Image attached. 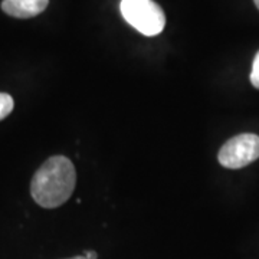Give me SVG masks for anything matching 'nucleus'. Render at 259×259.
Wrapping results in <instances>:
<instances>
[{
	"mask_svg": "<svg viewBox=\"0 0 259 259\" xmlns=\"http://www.w3.org/2000/svg\"><path fill=\"white\" fill-rule=\"evenodd\" d=\"M76 185V171L69 158L54 156L37 168L30 183V194L39 206L55 209L68 202Z\"/></svg>",
	"mask_w": 259,
	"mask_h": 259,
	"instance_id": "obj_1",
	"label": "nucleus"
},
{
	"mask_svg": "<svg viewBox=\"0 0 259 259\" xmlns=\"http://www.w3.org/2000/svg\"><path fill=\"white\" fill-rule=\"evenodd\" d=\"M120 9L125 22L146 36H156L166 26L164 12L153 0H121Z\"/></svg>",
	"mask_w": 259,
	"mask_h": 259,
	"instance_id": "obj_2",
	"label": "nucleus"
},
{
	"mask_svg": "<svg viewBox=\"0 0 259 259\" xmlns=\"http://www.w3.org/2000/svg\"><path fill=\"white\" fill-rule=\"evenodd\" d=\"M259 158V137L256 134H239L228 140L221 148L218 160L226 168H242Z\"/></svg>",
	"mask_w": 259,
	"mask_h": 259,
	"instance_id": "obj_3",
	"label": "nucleus"
},
{
	"mask_svg": "<svg viewBox=\"0 0 259 259\" xmlns=\"http://www.w3.org/2000/svg\"><path fill=\"white\" fill-rule=\"evenodd\" d=\"M49 0H3L2 10L12 18L29 19L40 15Z\"/></svg>",
	"mask_w": 259,
	"mask_h": 259,
	"instance_id": "obj_4",
	"label": "nucleus"
},
{
	"mask_svg": "<svg viewBox=\"0 0 259 259\" xmlns=\"http://www.w3.org/2000/svg\"><path fill=\"white\" fill-rule=\"evenodd\" d=\"M15 102L9 94L0 93V121L5 120L10 112L13 111Z\"/></svg>",
	"mask_w": 259,
	"mask_h": 259,
	"instance_id": "obj_5",
	"label": "nucleus"
},
{
	"mask_svg": "<svg viewBox=\"0 0 259 259\" xmlns=\"http://www.w3.org/2000/svg\"><path fill=\"white\" fill-rule=\"evenodd\" d=\"M250 83L259 90V51L255 55L253 64H252V72H250Z\"/></svg>",
	"mask_w": 259,
	"mask_h": 259,
	"instance_id": "obj_6",
	"label": "nucleus"
},
{
	"mask_svg": "<svg viewBox=\"0 0 259 259\" xmlns=\"http://www.w3.org/2000/svg\"><path fill=\"white\" fill-rule=\"evenodd\" d=\"M83 256L87 259H98V253H97L95 250H87V252L83 253Z\"/></svg>",
	"mask_w": 259,
	"mask_h": 259,
	"instance_id": "obj_7",
	"label": "nucleus"
},
{
	"mask_svg": "<svg viewBox=\"0 0 259 259\" xmlns=\"http://www.w3.org/2000/svg\"><path fill=\"white\" fill-rule=\"evenodd\" d=\"M71 259H87L83 255H81V256H75V258H71Z\"/></svg>",
	"mask_w": 259,
	"mask_h": 259,
	"instance_id": "obj_8",
	"label": "nucleus"
},
{
	"mask_svg": "<svg viewBox=\"0 0 259 259\" xmlns=\"http://www.w3.org/2000/svg\"><path fill=\"white\" fill-rule=\"evenodd\" d=\"M253 2H255V5H256V8H258V9H259V0H253Z\"/></svg>",
	"mask_w": 259,
	"mask_h": 259,
	"instance_id": "obj_9",
	"label": "nucleus"
}]
</instances>
